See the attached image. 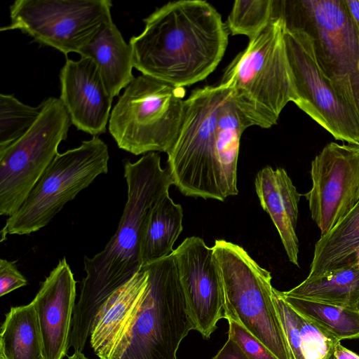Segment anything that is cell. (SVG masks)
Masks as SVG:
<instances>
[{"instance_id":"1","label":"cell","mask_w":359,"mask_h":359,"mask_svg":"<svg viewBox=\"0 0 359 359\" xmlns=\"http://www.w3.org/2000/svg\"><path fill=\"white\" fill-rule=\"evenodd\" d=\"M127 200L118 229L104 248L84 256L83 278L72 318L69 347L82 352L93 321L102 305L141 269L140 245L152 208L169 194L172 183L168 168H162L156 152L124 163Z\"/></svg>"},{"instance_id":"2","label":"cell","mask_w":359,"mask_h":359,"mask_svg":"<svg viewBox=\"0 0 359 359\" xmlns=\"http://www.w3.org/2000/svg\"><path fill=\"white\" fill-rule=\"evenodd\" d=\"M144 30L130 38L134 67L177 88L206 79L228 45L220 14L201 0L170 1L143 20Z\"/></svg>"},{"instance_id":"3","label":"cell","mask_w":359,"mask_h":359,"mask_svg":"<svg viewBox=\"0 0 359 359\" xmlns=\"http://www.w3.org/2000/svg\"><path fill=\"white\" fill-rule=\"evenodd\" d=\"M285 31L284 20L273 17L224 72L220 84L230 90L246 128H271L286 104L296 100Z\"/></svg>"},{"instance_id":"4","label":"cell","mask_w":359,"mask_h":359,"mask_svg":"<svg viewBox=\"0 0 359 359\" xmlns=\"http://www.w3.org/2000/svg\"><path fill=\"white\" fill-rule=\"evenodd\" d=\"M272 15L311 36L322 74L359 115V27L345 1L273 0Z\"/></svg>"},{"instance_id":"5","label":"cell","mask_w":359,"mask_h":359,"mask_svg":"<svg viewBox=\"0 0 359 359\" xmlns=\"http://www.w3.org/2000/svg\"><path fill=\"white\" fill-rule=\"evenodd\" d=\"M144 266L145 294L111 359H177L182 341L195 330L173 253Z\"/></svg>"},{"instance_id":"6","label":"cell","mask_w":359,"mask_h":359,"mask_svg":"<svg viewBox=\"0 0 359 359\" xmlns=\"http://www.w3.org/2000/svg\"><path fill=\"white\" fill-rule=\"evenodd\" d=\"M224 85L193 90L184 100L177 135L168 154L173 184L186 196L224 201L227 194L218 161L215 128L219 110L229 97Z\"/></svg>"},{"instance_id":"7","label":"cell","mask_w":359,"mask_h":359,"mask_svg":"<svg viewBox=\"0 0 359 359\" xmlns=\"http://www.w3.org/2000/svg\"><path fill=\"white\" fill-rule=\"evenodd\" d=\"M212 248L222 283L224 318L242 325L278 359H292L270 272L238 245L219 239Z\"/></svg>"},{"instance_id":"8","label":"cell","mask_w":359,"mask_h":359,"mask_svg":"<svg viewBox=\"0 0 359 359\" xmlns=\"http://www.w3.org/2000/svg\"><path fill=\"white\" fill-rule=\"evenodd\" d=\"M185 95L177 88L141 74L113 107L109 131L118 147L134 155L167 153L182 121Z\"/></svg>"},{"instance_id":"9","label":"cell","mask_w":359,"mask_h":359,"mask_svg":"<svg viewBox=\"0 0 359 359\" xmlns=\"http://www.w3.org/2000/svg\"><path fill=\"white\" fill-rule=\"evenodd\" d=\"M109 158L108 147L98 136L58 153L18 210L6 219L1 241L8 234H30L46 226L67 203L107 173Z\"/></svg>"},{"instance_id":"10","label":"cell","mask_w":359,"mask_h":359,"mask_svg":"<svg viewBox=\"0 0 359 359\" xmlns=\"http://www.w3.org/2000/svg\"><path fill=\"white\" fill-rule=\"evenodd\" d=\"M32 128L0 149V215L11 217L20 208L43 172L58 154L72 124L60 98L47 97Z\"/></svg>"},{"instance_id":"11","label":"cell","mask_w":359,"mask_h":359,"mask_svg":"<svg viewBox=\"0 0 359 359\" xmlns=\"http://www.w3.org/2000/svg\"><path fill=\"white\" fill-rule=\"evenodd\" d=\"M111 7L109 0H16L10 23L0 30L18 29L65 55L78 53L111 18Z\"/></svg>"},{"instance_id":"12","label":"cell","mask_w":359,"mask_h":359,"mask_svg":"<svg viewBox=\"0 0 359 359\" xmlns=\"http://www.w3.org/2000/svg\"><path fill=\"white\" fill-rule=\"evenodd\" d=\"M285 42L296 94L294 103L336 140L359 146V115L322 74L311 36L302 29L285 27Z\"/></svg>"},{"instance_id":"13","label":"cell","mask_w":359,"mask_h":359,"mask_svg":"<svg viewBox=\"0 0 359 359\" xmlns=\"http://www.w3.org/2000/svg\"><path fill=\"white\" fill-rule=\"evenodd\" d=\"M310 173L312 187L304 196L323 236L359 201V146L327 144L312 161Z\"/></svg>"},{"instance_id":"14","label":"cell","mask_w":359,"mask_h":359,"mask_svg":"<svg viewBox=\"0 0 359 359\" xmlns=\"http://www.w3.org/2000/svg\"><path fill=\"white\" fill-rule=\"evenodd\" d=\"M179 278L195 330L208 339L224 318V297L212 248L197 236L174 250Z\"/></svg>"},{"instance_id":"15","label":"cell","mask_w":359,"mask_h":359,"mask_svg":"<svg viewBox=\"0 0 359 359\" xmlns=\"http://www.w3.org/2000/svg\"><path fill=\"white\" fill-rule=\"evenodd\" d=\"M60 100L72 123L93 136L104 133L113 97L107 90L95 63L89 58L67 59L60 70Z\"/></svg>"},{"instance_id":"16","label":"cell","mask_w":359,"mask_h":359,"mask_svg":"<svg viewBox=\"0 0 359 359\" xmlns=\"http://www.w3.org/2000/svg\"><path fill=\"white\" fill-rule=\"evenodd\" d=\"M76 283L64 257L41 283L32 302L42 335L44 359H62L68 351Z\"/></svg>"},{"instance_id":"17","label":"cell","mask_w":359,"mask_h":359,"mask_svg":"<svg viewBox=\"0 0 359 359\" xmlns=\"http://www.w3.org/2000/svg\"><path fill=\"white\" fill-rule=\"evenodd\" d=\"M149 273L144 265L102 305L92 323L90 342L100 359L112 353L133 320L145 294Z\"/></svg>"},{"instance_id":"18","label":"cell","mask_w":359,"mask_h":359,"mask_svg":"<svg viewBox=\"0 0 359 359\" xmlns=\"http://www.w3.org/2000/svg\"><path fill=\"white\" fill-rule=\"evenodd\" d=\"M255 186L260 204L274 224L289 261L299 266L296 228L302 195L282 168H263L256 175Z\"/></svg>"},{"instance_id":"19","label":"cell","mask_w":359,"mask_h":359,"mask_svg":"<svg viewBox=\"0 0 359 359\" xmlns=\"http://www.w3.org/2000/svg\"><path fill=\"white\" fill-rule=\"evenodd\" d=\"M96 65L104 86L114 98L135 78L132 48L114 23L103 22L78 53Z\"/></svg>"},{"instance_id":"20","label":"cell","mask_w":359,"mask_h":359,"mask_svg":"<svg viewBox=\"0 0 359 359\" xmlns=\"http://www.w3.org/2000/svg\"><path fill=\"white\" fill-rule=\"evenodd\" d=\"M359 264V201L314 248L307 279L329 275Z\"/></svg>"},{"instance_id":"21","label":"cell","mask_w":359,"mask_h":359,"mask_svg":"<svg viewBox=\"0 0 359 359\" xmlns=\"http://www.w3.org/2000/svg\"><path fill=\"white\" fill-rule=\"evenodd\" d=\"M183 210L169 194L150 211L144 228L140 245V262L143 266L171 255L181 233Z\"/></svg>"},{"instance_id":"22","label":"cell","mask_w":359,"mask_h":359,"mask_svg":"<svg viewBox=\"0 0 359 359\" xmlns=\"http://www.w3.org/2000/svg\"><path fill=\"white\" fill-rule=\"evenodd\" d=\"M0 359H44L42 335L32 302L11 307L1 327Z\"/></svg>"},{"instance_id":"23","label":"cell","mask_w":359,"mask_h":359,"mask_svg":"<svg viewBox=\"0 0 359 359\" xmlns=\"http://www.w3.org/2000/svg\"><path fill=\"white\" fill-rule=\"evenodd\" d=\"M285 296L316 301L358 309L359 303V264L353 265L322 277L307 279Z\"/></svg>"},{"instance_id":"24","label":"cell","mask_w":359,"mask_h":359,"mask_svg":"<svg viewBox=\"0 0 359 359\" xmlns=\"http://www.w3.org/2000/svg\"><path fill=\"white\" fill-rule=\"evenodd\" d=\"M246 128L229 95L219 110L215 128L217 154L229 196L238 193L237 164L240 140Z\"/></svg>"},{"instance_id":"25","label":"cell","mask_w":359,"mask_h":359,"mask_svg":"<svg viewBox=\"0 0 359 359\" xmlns=\"http://www.w3.org/2000/svg\"><path fill=\"white\" fill-rule=\"evenodd\" d=\"M297 312L313 321L338 340L359 338V310L285 296Z\"/></svg>"},{"instance_id":"26","label":"cell","mask_w":359,"mask_h":359,"mask_svg":"<svg viewBox=\"0 0 359 359\" xmlns=\"http://www.w3.org/2000/svg\"><path fill=\"white\" fill-rule=\"evenodd\" d=\"M41 104H25L13 95H0V149L22 137L38 119Z\"/></svg>"},{"instance_id":"27","label":"cell","mask_w":359,"mask_h":359,"mask_svg":"<svg viewBox=\"0 0 359 359\" xmlns=\"http://www.w3.org/2000/svg\"><path fill=\"white\" fill-rule=\"evenodd\" d=\"M273 3V0L236 1L227 19L228 31L251 40L272 19Z\"/></svg>"},{"instance_id":"28","label":"cell","mask_w":359,"mask_h":359,"mask_svg":"<svg viewBox=\"0 0 359 359\" xmlns=\"http://www.w3.org/2000/svg\"><path fill=\"white\" fill-rule=\"evenodd\" d=\"M297 320L304 359H329L340 341L298 312Z\"/></svg>"},{"instance_id":"29","label":"cell","mask_w":359,"mask_h":359,"mask_svg":"<svg viewBox=\"0 0 359 359\" xmlns=\"http://www.w3.org/2000/svg\"><path fill=\"white\" fill-rule=\"evenodd\" d=\"M273 301L287 341L292 359H304L301 345L297 312L289 305L280 291L273 287Z\"/></svg>"},{"instance_id":"30","label":"cell","mask_w":359,"mask_h":359,"mask_svg":"<svg viewBox=\"0 0 359 359\" xmlns=\"http://www.w3.org/2000/svg\"><path fill=\"white\" fill-rule=\"evenodd\" d=\"M229 337L249 359H278L263 343L238 323L229 320Z\"/></svg>"},{"instance_id":"31","label":"cell","mask_w":359,"mask_h":359,"mask_svg":"<svg viewBox=\"0 0 359 359\" xmlns=\"http://www.w3.org/2000/svg\"><path fill=\"white\" fill-rule=\"evenodd\" d=\"M27 285L25 276L18 270L15 262L0 259V296Z\"/></svg>"},{"instance_id":"32","label":"cell","mask_w":359,"mask_h":359,"mask_svg":"<svg viewBox=\"0 0 359 359\" xmlns=\"http://www.w3.org/2000/svg\"><path fill=\"white\" fill-rule=\"evenodd\" d=\"M212 359H249L241 347L231 338L227 341Z\"/></svg>"},{"instance_id":"33","label":"cell","mask_w":359,"mask_h":359,"mask_svg":"<svg viewBox=\"0 0 359 359\" xmlns=\"http://www.w3.org/2000/svg\"><path fill=\"white\" fill-rule=\"evenodd\" d=\"M333 355L335 359H359V355L345 348L340 342L335 346Z\"/></svg>"},{"instance_id":"34","label":"cell","mask_w":359,"mask_h":359,"mask_svg":"<svg viewBox=\"0 0 359 359\" xmlns=\"http://www.w3.org/2000/svg\"><path fill=\"white\" fill-rule=\"evenodd\" d=\"M344 1L351 15L359 27V0Z\"/></svg>"},{"instance_id":"35","label":"cell","mask_w":359,"mask_h":359,"mask_svg":"<svg viewBox=\"0 0 359 359\" xmlns=\"http://www.w3.org/2000/svg\"><path fill=\"white\" fill-rule=\"evenodd\" d=\"M68 359H88L82 352H74V353L68 357Z\"/></svg>"},{"instance_id":"36","label":"cell","mask_w":359,"mask_h":359,"mask_svg":"<svg viewBox=\"0 0 359 359\" xmlns=\"http://www.w3.org/2000/svg\"><path fill=\"white\" fill-rule=\"evenodd\" d=\"M329 359H335L334 356L332 355Z\"/></svg>"},{"instance_id":"37","label":"cell","mask_w":359,"mask_h":359,"mask_svg":"<svg viewBox=\"0 0 359 359\" xmlns=\"http://www.w3.org/2000/svg\"><path fill=\"white\" fill-rule=\"evenodd\" d=\"M357 309H358V310H359V303H358V308H357Z\"/></svg>"}]
</instances>
